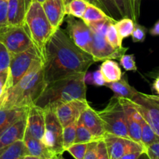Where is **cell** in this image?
<instances>
[{"mask_svg":"<svg viewBox=\"0 0 159 159\" xmlns=\"http://www.w3.org/2000/svg\"><path fill=\"white\" fill-rule=\"evenodd\" d=\"M93 57L78 48L58 28L47 43L43 68L47 83L79 74H85L94 63Z\"/></svg>","mask_w":159,"mask_h":159,"instance_id":"6da1fadb","label":"cell"},{"mask_svg":"<svg viewBox=\"0 0 159 159\" xmlns=\"http://www.w3.org/2000/svg\"><path fill=\"white\" fill-rule=\"evenodd\" d=\"M43 61H39L14 85L4 90L0 98V109L30 108L46 87Z\"/></svg>","mask_w":159,"mask_h":159,"instance_id":"7a4b0ae2","label":"cell"},{"mask_svg":"<svg viewBox=\"0 0 159 159\" xmlns=\"http://www.w3.org/2000/svg\"><path fill=\"white\" fill-rule=\"evenodd\" d=\"M85 74H79L47 83L35 105L43 110H52L61 104L86 99Z\"/></svg>","mask_w":159,"mask_h":159,"instance_id":"3957f363","label":"cell"},{"mask_svg":"<svg viewBox=\"0 0 159 159\" xmlns=\"http://www.w3.org/2000/svg\"><path fill=\"white\" fill-rule=\"evenodd\" d=\"M23 26L43 60L47 43L57 30L53 28L47 18L41 3L32 1L26 10Z\"/></svg>","mask_w":159,"mask_h":159,"instance_id":"277c9868","label":"cell"},{"mask_svg":"<svg viewBox=\"0 0 159 159\" xmlns=\"http://www.w3.org/2000/svg\"><path fill=\"white\" fill-rule=\"evenodd\" d=\"M97 113L103 123L106 133L130 139L127 130L125 112L119 98L113 96L108 105Z\"/></svg>","mask_w":159,"mask_h":159,"instance_id":"5b68a950","label":"cell"},{"mask_svg":"<svg viewBox=\"0 0 159 159\" xmlns=\"http://www.w3.org/2000/svg\"><path fill=\"white\" fill-rule=\"evenodd\" d=\"M43 61V57L35 46L30 49L10 55L9 65V76L5 90L16 84L36 63Z\"/></svg>","mask_w":159,"mask_h":159,"instance_id":"8992f818","label":"cell"},{"mask_svg":"<svg viewBox=\"0 0 159 159\" xmlns=\"http://www.w3.org/2000/svg\"><path fill=\"white\" fill-rule=\"evenodd\" d=\"M0 42L10 55L23 52L34 46L23 26L6 25L0 28Z\"/></svg>","mask_w":159,"mask_h":159,"instance_id":"52a82bcc","label":"cell"},{"mask_svg":"<svg viewBox=\"0 0 159 159\" xmlns=\"http://www.w3.org/2000/svg\"><path fill=\"white\" fill-rule=\"evenodd\" d=\"M45 111V131L41 141L55 156L65 152L63 147V127L54 110Z\"/></svg>","mask_w":159,"mask_h":159,"instance_id":"ba28073f","label":"cell"},{"mask_svg":"<svg viewBox=\"0 0 159 159\" xmlns=\"http://www.w3.org/2000/svg\"><path fill=\"white\" fill-rule=\"evenodd\" d=\"M130 101L146 122L159 136V96L138 92Z\"/></svg>","mask_w":159,"mask_h":159,"instance_id":"9c48e42d","label":"cell"},{"mask_svg":"<svg viewBox=\"0 0 159 159\" xmlns=\"http://www.w3.org/2000/svg\"><path fill=\"white\" fill-rule=\"evenodd\" d=\"M68 36L71 41L80 49L91 55L93 32L91 29L82 19L71 16L67 18Z\"/></svg>","mask_w":159,"mask_h":159,"instance_id":"30bf717a","label":"cell"},{"mask_svg":"<svg viewBox=\"0 0 159 159\" xmlns=\"http://www.w3.org/2000/svg\"><path fill=\"white\" fill-rule=\"evenodd\" d=\"M103 141L107 146L110 159H119L126 153L132 152H144L145 148L142 144L131 139L115 136L105 133Z\"/></svg>","mask_w":159,"mask_h":159,"instance_id":"8fae6325","label":"cell"},{"mask_svg":"<svg viewBox=\"0 0 159 159\" xmlns=\"http://www.w3.org/2000/svg\"><path fill=\"white\" fill-rule=\"evenodd\" d=\"M93 32V41H92L91 56L95 62L108 59L120 58L123 54L126 53L128 48L123 47L120 49L113 48L105 38V36L98 33Z\"/></svg>","mask_w":159,"mask_h":159,"instance_id":"7c38bea8","label":"cell"},{"mask_svg":"<svg viewBox=\"0 0 159 159\" xmlns=\"http://www.w3.org/2000/svg\"><path fill=\"white\" fill-rule=\"evenodd\" d=\"M89 106L86 99H75L61 104L54 109V112L62 127L69 125L79 120L82 112Z\"/></svg>","mask_w":159,"mask_h":159,"instance_id":"4fadbf2b","label":"cell"},{"mask_svg":"<svg viewBox=\"0 0 159 159\" xmlns=\"http://www.w3.org/2000/svg\"><path fill=\"white\" fill-rule=\"evenodd\" d=\"M45 131V111L34 105L29 108L26 115V126L24 137L41 141Z\"/></svg>","mask_w":159,"mask_h":159,"instance_id":"5bb4252c","label":"cell"},{"mask_svg":"<svg viewBox=\"0 0 159 159\" xmlns=\"http://www.w3.org/2000/svg\"><path fill=\"white\" fill-rule=\"evenodd\" d=\"M78 120L86 127L98 141L103 139L106 133L103 123L97 112L92 108L90 105L82 112Z\"/></svg>","mask_w":159,"mask_h":159,"instance_id":"9a60e30c","label":"cell"},{"mask_svg":"<svg viewBox=\"0 0 159 159\" xmlns=\"http://www.w3.org/2000/svg\"><path fill=\"white\" fill-rule=\"evenodd\" d=\"M41 5L53 28L54 30L60 28L66 16L65 0H47Z\"/></svg>","mask_w":159,"mask_h":159,"instance_id":"2e32d148","label":"cell"},{"mask_svg":"<svg viewBox=\"0 0 159 159\" xmlns=\"http://www.w3.org/2000/svg\"><path fill=\"white\" fill-rule=\"evenodd\" d=\"M27 115V114H26ZM26 116L9 126L0 135V149L19 141H23L26 131Z\"/></svg>","mask_w":159,"mask_h":159,"instance_id":"e0dca14e","label":"cell"},{"mask_svg":"<svg viewBox=\"0 0 159 159\" xmlns=\"http://www.w3.org/2000/svg\"><path fill=\"white\" fill-rule=\"evenodd\" d=\"M126 115L128 134L132 141L141 144V128L139 122L133 116V105L130 99L119 98ZM143 145V144H142ZM144 146V145H143Z\"/></svg>","mask_w":159,"mask_h":159,"instance_id":"ac0fdd59","label":"cell"},{"mask_svg":"<svg viewBox=\"0 0 159 159\" xmlns=\"http://www.w3.org/2000/svg\"><path fill=\"white\" fill-rule=\"evenodd\" d=\"M26 9L25 0H8L7 23L10 26H23Z\"/></svg>","mask_w":159,"mask_h":159,"instance_id":"d6986e66","label":"cell"},{"mask_svg":"<svg viewBox=\"0 0 159 159\" xmlns=\"http://www.w3.org/2000/svg\"><path fill=\"white\" fill-rule=\"evenodd\" d=\"M23 142L26 146L28 155L44 159H51L55 157V155L40 140L30 137H24Z\"/></svg>","mask_w":159,"mask_h":159,"instance_id":"ffe728a7","label":"cell"},{"mask_svg":"<svg viewBox=\"0 0 159 159\" xmlns=\"http://www.w3.org/2000/svg\"><path fill=\"white\" fill-rule=\"evenodd\" d=\"M29 108L0 109V135L17 120L27 114Z\"/></svg>","mask_w":159,"mask_h":159,"instance_id":"44dd1931","label":"cell"},{"mask_svg":"<svg viewBox=\"0 0 159 159\" xmlns=\"http://www.w3.org/2000/svg\"><path fill=\"white\" fill-rule=\"evenodd\" d=\"M104 86H107L114 93V96L122 99L131 100L138 91L132 87L127 82V78L123 77L120 80L110 83H106Z\"/></svg>","mask_w":159,"mask_h":159,"instance_id":"7402d4cb","label":"cell"},{"mask_svg":"<svg viewBox=\"0 0 159 159\" xmlns=\"http://www.w3.org/2000/svg\"><path fill=\"white\" fill-rule=\"evenodd\" d=\"M99 70L106 83L116 82L120 80L123 76L119 64L112 59L103 61L102 65H100Z\"/></svg>","mask_w":159,"mask_h":159,"instance_id":"603a6c76","label":"cell"},{"mask_svg":"<svg viewBox=\"0 0 159 159\" xmlns=\"http://www.w3.org/2000/svg\"><path fill=\"white\" fill-rule=\"evenodd\" d=\"M28 155L23 141H19L0 149V159H22Z\"/></svg>","mask_w":159,"mask_h":159,"instance_id":"cb8c5ba5","label":"cell"},{"mask_svg":"<svg viewBox=\"0 0 159 159\" xmlns=\"http://www.w3.org/2000/svg\"><path fill=\"white\" fill-rule=\"evenodd\" d=\"M137 120L139 122L141 128V144L144 148L151 145L153 143L159 141V136L156 134L151 126L146 122L145 120L140 115Z\"/></svg>","mask_w":159,"mask_h":159,"instance_id":"d4e9b609","label":"cell"},{"mask_svg":"<svg viewBox=\"0 0 159 159\" xmlns=\"http://www.w3.org/2000/svg\"><path fill=\"white\" fill-rule=\"evenodd\" d=\"M109 17L110 16H109L100 8L89 3L86 7V9H85V12H84L83 16H82V20L87 25H89L91 24V23L101 21V20H106V19L109 18Z\"/></svg>","mask_w":159,"mask_h":159,"instance_id":"484cf974","label":"cell"},{"mask_svg":"<svg viewBox=\"0 0 159 159\" xmlns=\"http://www.w3.org/2000/svg\"><path fill=\"white\" fill-rule=\"evenodd\" d=\"M66 15L82 19L89 2L85 0H65Z\"/></svg>","mask_w":159,"mask_h":159,"instance_id":"4316f807","label":"cell"},{"mask_svg":"<svg viewBox=\"0 0 159 159\" xmlns=\"http://www.w3.org/2000/svg\"><path fill=\"white\" fill-rule=\"evenodd\" d=\"M134 20L127 17L120 19L114 23L115 27L122 40L131 36L134 29Z\"/></svg>","mask_w":159,"mask_h":159,"instance_id":"83f0119b","label":"cell"},{"mask_svg":"<svg viewBox=\"0 0 159 159\" xmlns=\"http://www.w3.org/2000/svg\"><path fill=\"white\" fill-rule=\"evenodd\" d=\"M100 141V140H99ZM92 141H99L88 130L86 127L78 120L77 127H76V136L75 143H88Z\"/></svg>","mask_w":159,"mask_h":159,"instance_id":"f1b7e54d","label":"cell"},{"mask_svg":"<svg viewBox=\"0 0 159 159\" xmlns=\"http://www.w3.org/2000/svg\"><path fill=\"white\" fill-rule=\"evenodd\" d=\"M78 120L63 127V147L65 151L75 143Z\"/></svg>","mask_w":159,"mask_h":159,"instance_id":"f546056e","label":"cell"},{"mask_svg":"<svg viewBox=\"0 0 159 159\" xmlns=\"http://www.w3.org/2000/svg\"><path fill=\"white\" fill-rule=\"evenodd\" d=\"M105 38L107 41L115 49H120L123 48V40L120 37L119 34L115 27L114 23H111L108 26L105 34Z\"/></svg>","mask_w":159,"mask_h":159,"instance_id":"4dcf8cb0","label":"cell"},{"mask_svg":"<svg viewBox=\"0 0 159 159\" xmlns=\"http://www.w3.org/2000/svg\"><path fill=\"white\" fill-rule=\"evenodd\" d=\"M122 18H130L134 20L133 4L131 0H113Z\"/></svg>","mask_w":159,"mask_h":159,"instance_id":"1f68e13d","label":"cell"},{"mask_svg":"<svg viewBox=\"0 0 159 159\" xmlns=\"http://www.w3.org/2000/svg\"><path fill=\"white\" fill-rule=\"evenodd\" d=\"M102 6L104 12L115 20H118L121 16L113 0H99Z\"/></svg>","mask_w":159,"mask_h":159,"instance_id":"d6a6232c","label":"cell"},{"mask_svg":"<svg viewBox=\"0 0 159 159\" xmlns=\"http://www.w3.org/2000/svg\"><path fill=\"white\" fill-rule=\"evenodd\" d=\"M88 144L86 143H74L66 149L75 159H83L86 152Z\"/></svg>","mask_w":159,"mask_h":159,"instance_id":"836d02e7","label":"cell"},{"mask_svg":"<svg viewBox=\"0 0 159 159\" xmlns=\"http://www.w3.org/2000/svg\"><path fill=\"white\" fill-rule=\"evenodd\" d=\"M120 63L126 71H137L138 69L134 54H123L120 57Z\"/></svg>","mask_w":159,"mask_h":159,"instance_id":"e575fe53","label":"cell"},{"mask_svg":"<svg viewBox=\"0 0 159 159\" xmlns=\"http://www.w3.org/2000/svg\"><path fill=\"white\" fill-rule=\"evenodd\" d=\"M147 34V29L144 26L138 24V23L134 24V29L131 34L132 40L134 43H142L144 41Z\"/></svg>","mask_w":159,"mask_h":159,"instance_id":"d590c367","label":"cell"},{"mask_svg":"<svg viewBox=\"0 0 159 159\" xmlns=\"http://www.w3.org/2000/svg\"><path fill=\"white\" fill-rule=\"evenodd\" d=\"M10 54L6 47L0 42V71L9 69Z\"/></svg>","mask_w":159,"mask_h":159,"instance_id":"8d00e7d4","label":"cell"},{"mask_svg":"<svg viewBox=\"0 0 159 159\" xmlns=\"http://www.w3.org/2000/svg\"><path fill=\"white\" fill-rule=\"evenodd\" d=\"M7 4V0H0V28L8 25Z\"/></svg>","mask_w":159,"mask_h":159,"instance_id":"74e56055","label":"cell"},{"mask_svg":"<svg viewBox=\"0 0 159 159\" xmlns=\"http://www.w3.org/2000/svg\"><path fill=\"white\" fill-rule=\"evenodd\" d=\"M97 145L98 141L88 143V148L83 159H97Z\"/></svg>","mask_w":159,"mask_h":159,"instance_id":"f35d334b","label":"cell"},{"mask_svg":"<svg viewBox=\"0 0 159 159\" xmlns=\"http://www.w3.org/2000/svg\"><path fill=\"white\" fill-rule=\"evenodd\" d=\"M145 152L150 159H159V141L145 148Z\"/></svg>","mask_w":159,"mask_h":159,"instance_id":"ab89813d","label":"cell"},{"mask_svg":"<svg viewBox=\"0 0 159 159\" xmlns=\"http://www.w3.org/2000/svg\"><path fill=\"white\" fill-rule=\"evenodd\" d=\"M97 159H110L107 146H106L103 139L98 141Z\"/></svg>","mask_w":159,"mask_h":159,"instance_id":"60d3db41","label":"cell"},{"mask_svg":"<svg viewBox=\"0 0 159 159\" xmlns=\"http://www.w3.org/2000/svg\"><path fill=\"white\" fill-rule=\"evenodd\" d=\"M92 82L96 86H103L105 85L106 82L104 81L103 77L101 74L100 70H96L92 75Z\"/></svg>","mask_w":159,"mask_h":159,"instance_id":"b9f144b4","label":"cell"},{"mask_svg":"<svg viewBox=\"0 0 159 159\" xmlns=\"http://www.w3.org/2000/svg\"><path fill=\"white\" fill-rule=\"evenodd\" d=\"M131 1L132 4H133L134 22L135 23H137L140 16V4H141V0H131Z\"/></svg>","mask_w":159,"mask_h":159,"instance_id":"7bdbcfd3","label":"cell"},{"mask_svg":"<svg viewBox=\"0 0 159 159\" xmlns=\"http://www.w3.org/2000/svg\"><path fill=\"white\" fill-rule=\"evenodd\" d=\"M9 76V69L0 71V88H6Z\"/></svg>","mask_w":159,"mask_h":159,"instance_id":"ee69618b","label":"cell"},{"mask_svg":"<svg viewBox=\"0 0 159 159\" xmlns=\"http://www.w3.org/2000/svg\"><path fill=\"white\" fill-rule=\"evenodd\" d=\"M145 152V151H144ZM143 152H132L124 154L119 159H137Z\"/></svg>","mask_w":159,"mask_h":159,"instance_id":"f6af8a7d","label":"cell"},{"mask_svg":"<svg viewBox=\"0 0 159 159\" xmlns=\"http://www.w3.org/2000/svg\"><path fill=\"white\" fill-rule=\"evenodd\" d=\"M149 33L152 36H159V20L155 23L153 27L150 30Z\"/></svg>","mask_w":159,"mask_h":159,"instance_id":"bcb514c9","label":"cell"},{"mask_svg":"<svg viewBox=\"0 0 159 159\" xmlns=\"http://www.w3.org/2000/svg\"><path fill=\"white\" fill-rule=\"evenodd\" d=\"M85 1H86L87 2L89 3V4L94 5V6H97V7L100 8L101 9H102V10L104 11L103 7H102V6L101 5V3L99 2V0H85Z\"/></svg>","mask_w":159,"mask_h":159,"instance_id":"7dc6e473","label":"cell"},{"mask_svg":"<svg viewBox=\"0 0 159 159\" xmlns=\"http://www.w3.org/2000/svg\"><path fill=\"white\" fill-rule=\"evenodd\" d=\"M153 89L159 95V75H158L155 78V80L153 83Z\"/></svg>","mask_w":159,"mask_h":159,"instance_id":"c3c4849f","label":"cell"},{"mask_svg":"<svg viewBox=\"0 0 159 159\" xmlns=\"http://www.w3.org/2000/svg\"><path fill=\"white\" fill-rule=\"evenodd\" d=\"M137 159H150V158L148 157V154L146 153V152H143Z\"/></svg>","mask_w":159,"mask_h":159,"instance_id":"681fc988","label":"cell"},{"mask_svg":"<svg viewBox=\"0 0 159 159\" xmlns=\"http://www.w3.org/2000/svg\"><path fill=\"white\" fill-rule=\"evenodd\" d=\"M22 159H44V158H37V157H34L31 156V155H26V156L23 157Z\"/></svg>","mask_w":159,"mask_h":159,"instance_id":"f907efd6","label":"cell"},{"mask_svg":"<svg viewBox=\"0 0 159 159\" xmlns=\"http://www.w3.org/2000/svg\"><path fill=\"white\" fill-rule=\"evenodd\" d=\"M32 2V0H25V3H26V9H28L30 5V3Z\"/></svg>","mask_w":159,"mask_h":159,"instance_id":"816d5d0a","label":"cell"},{"mask_svg":"<svg viewBox=\"0 0 159 159\" xmlns=\"http://www.w3.org/2000/svg\"><path fill=\"white\" fill-rule=\"evenodd\" d=\"M152 76L155 75V77H157V76L159 75V68H158V70H157L156 71H155V72H152Z\"/></svg>","mask_w":159,"mask_h":159,"instance_id":"f5cc1de1","label":"cell"},{"mask_svg":"<svg viewBox=\"0 0 159 159\" xmlns=\"http://www.w3.org/2000/svg\"><path fill=\"white\" fill-rule=\"evenodd\" d=\"M4 90H5V88H0V98H1L2 95L3 94V93H4Z\"/></svg>","mask_w":159,"mask_h":159,"instance_id":"db71d44e","label":"cell"},{"mask_svg":"<svg viewBox=\"0 0 159 159\" xmlns=\"http://www.w3.org/2000/svg\"><path fill=\"white\" fill-rule=\"evenodd\" d=\"M55 159H65L63 158V157L61 156V155H57V156H55Z\"/></svg>","mask_w":159,"mask_h":159,"instance_id":"11a10c76","label":"cell"},{"mask_svg":"<svg viewBox=\"0 0 159 159\" xmlns=\"http://www.w3.org/2000/svg\"><path fill=\"white\" fill-rule=\"evenodd\" d=\"M32 1H36V2H38L40 3H43V2L47 1V0H32Z\"/></svg>","mask_w":159,"mask_h":159,"instance_id":"9f6ffc18","label":"cell"},{"mask_svg":"<svg viewBox=\"0 0 159 159\" xmlns=\"http://www.w3.org/2000/svg\"><path fill=\"white\" fill-rule=\"evenodd\" d=\"M54 158H55V157H54ZM54 158H51V159H55Z\"/></svg>","mask_w":159,"mask_h":159,"instance_id":"6f0895ef","label":"cell"},{"mask_svg":"<svg viewBox=\"0 0 159 159\" xmlns=\"http://www.w3.org/2000/svg\"><path fill=\"white\" fill-rule=\"evenodd\" d=\"M7 1H8V0H7Z\"/></svg>","mask_w":159,"mask_h":159,"instance_id":"680465c9","label":"cell"}]
</instances>
